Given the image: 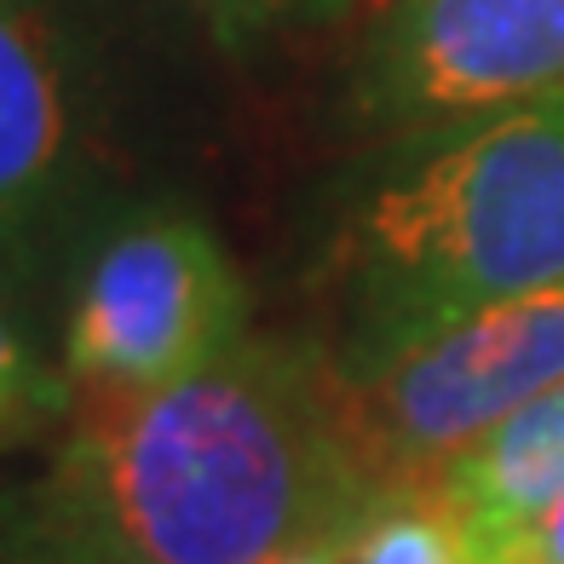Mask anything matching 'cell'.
<instances>
[{
    "mask_svg": "<svg viewBox=\"0 0 564 564\" xmlns=\"http://www.w3.org/2000/svg\"><path fill=\"white\" fill-rule=\"evenodd\" d=\"M46 542L82 564H289L351 542L380 501L351 460L323 351L237 340L133 398H75Z\"/></svg>",
    "mask_w": 564,
    "mask_h": 564,
    "instance_id": "obj_1",
    "label": "cell"
},
{
    "mask_svg": "<svg viewBox=\"0 0 564 564\" xmlns=\"http://www.w3.org/2000/svg\"><path fill=\"white\" fill-rule=\"evenodd\" d=\"M398 144L335 242V369L564 289V87Z\"/></svg>",
    "mask_w": 564,
    "mask_h": 564,
    "instance_id": "obj_2",
    "label": "cell"
},
{
    "mask_svg": "<svg viewBox=\"0 0 564 564\" xmlns=\"http://www.w3.org/2000/svg\"><path fill=\"white\" fill-rule=\"evenodd\" d=\"M328 364V357H323ZM564 380V289L426 335L380 364L335 369L328 398L375 496L426 490L438 467Z\"/></svg>",
    "mask_w": 564,
    "mask_h": 564,
    "instance_id": "obj_3",
    "label": "cell"
},
{
    "mask_svg": "<svg viewBox=\"0 0 564 564\" xmlns=\"http://www.w3.org/2000/svg\"><path fill=\"white\" fill-rule=\"evenodd\" d=\"M248 289L196 214H133L93 242L64 317L75 398H133L208 369L242 340Z\"/></svg>",
    "mask_w": 564,
    "mask_h": 564,
    "instance_id": "obj_4",
    "label": "cell"
},
{
    "mask_svg": "<svg viewBox=\"0 0 564 564\" xmlns=\"http://www.w3.org/2000/svg\"><path fill=\"white\" fill-rule=\"evenodd\" d=\"M564 87V0H387L351 75L357 121L387 139L530 105Z\"/></svg>",
    "mask_w": 564,
    "mask_h": 564,
    "instance_id": "obj_5",
    "label": "cell"
},
{
    "mask_svg": "<svg viewBox=\"0 0 564 564\" xmlns=\"http://www.w3.org/2000/svg\"><path fill=\"white\" fill-rule=\"evenodd\" d=\"M69 150L75 82L53 0H0V248L53 208Z\"/></svg>",
    "mask_w": 564,
    "mask_h": 564,
    "instance_id": "obj_6",
    "label": "cell"
},
{
    "mask_svg": "<svg viewBox=\"0 0 564 564\" xmlns=\"http://www.w3.org/2000/svg\"><path fill=\"white\" fill-rule=\"evenodd\" d=\"M426 490L460 524L473 564H496L564 496V380L460 449Z\"/></svg>",
    "mask_w": 564,
    "mask_h": 564,
    "instance_id": "obj_7",
    "label": "cell"
},
{
    "mask_svg": "<svg viewBox=\"0 0 564 564\" xmlns=\"http://www.w3.org/2000/svg\"><path fill=\"white\" fill-rule=\"evenodd\" d=\"M346 564H473L467 535L432 490H398L380 496L364 519H357Z\"/></svg>",
    "mask_w": 564,
    "mask_h": 564,
    "instance_id": "obj_8",
    "label": "cell"
},
{
    "mask_svg": "<svg viewBox=\"0 0 564 564\" xmlns=\"http://www.w3.org/2000/svg\"><path fill=\"white\" fill-rule=\"evenodd\" d=\"M64 409H75V387L64 380V369H46L35 346L0 312V444L23 438V432H41Z\"/></svg>",
    "mask_w": 564,
    "mask_h": 564,
    "instance_id": "obj_9",
    "label": "cell"
},
{
    "mask_svg": "<svg viewBox=\"0 0 564 564\" xmlns=\"http://www.w3.org/2000/svg\"><path fill=\"white\" fill-rule=\"evenodd\" d=\"M185 7L208 23V30L230 46H248L260 35L294 30V23H317L328 12H340L346 0H185Z\"/></svg>",
    "mask_w": 564,
    "mask_h": 564,
    "instance_id": "obj_10",
    "label": "cell"
},
{
    "mask_svg": "<svg viewBox=\"0 0 564 564\" xmlns=\"http://www.w3.org/2000/svg\"><path fill=\"white\" fill-rule=\"evenodd\" d=\"M496 564H564V496H558Z\"/></svg>",
    "mask_w": 564,
    "mask_h": 564,
    "instance_id": "obj_11",
    "label": "cell"
},
{
    "mask_svg": "<svg viewBox=\"0 0 564 564\" xmlns=\"http://www.w3.org/2000/svg\"><path fill=\"white\" fill-rule=\"evenodd\" d=\"M289 564H346V553L340 547H312V553H294Z\"/></svg>",
    "mask_w": 564,
    "mask_h": 564,
    "instance_id": "obj_12",
    "label": "cell"
},
{
    "mask_svg": "<svg viewBox=\"0 0 564 564\" xmlns=\"http://www.w3.org/2000/svg\"><path fill=\"white\" fill-rule=\"evenodd\" d=\"M0 564H82L69 553H18V558H0Z\"/></svg>",
    "mask_w": 564,
    "mask_h": 564,
    "instance_id": "obj_13",
    "label": "cell"
}]
</instances>
